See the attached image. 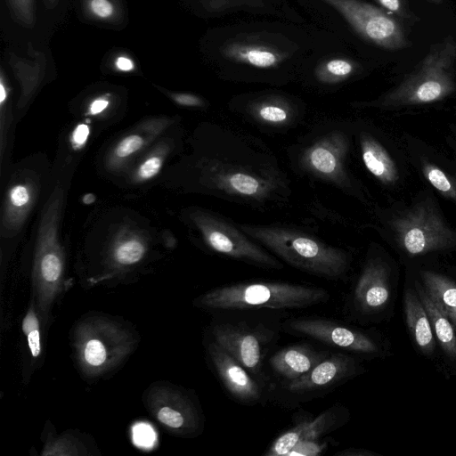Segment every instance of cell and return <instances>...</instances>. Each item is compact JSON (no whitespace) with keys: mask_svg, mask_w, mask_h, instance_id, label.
Here are the masks:
<instances>
[{"mask_svg":"<svg viewBox=\"0 0 456 456\" xmlns=\"http://www.w3.org/2000/svg\"><path fill=\"white\" fill-rule=\"evenodd\" d=\"M455 65L456 40L449 36L433 45L420 64L398 86L370 105L395 107L440 101L456 88Z\"/></svg>","mask_w":456,"mask_h":456,"instance_id":"277c9868","label":"cell"},{"mask_svg":"<svg viewBox=\"0 0 456 456\" xmlns=\"http://www.w3.org/2000/svg\"><path fill=\"white\" fill-rule=\"evenodd\" d=\"M335 8L365 40L387 50L411 43L401 23L388 12L360 0H323Z\"/></svg>","mask_w":456,"mask_h":456,"instance_id":"8fae6325","label":"cell"},{"mask_svg":"<svg viewBox=\"0 0 456 456\" xmlns=\"http://www.w3.org/2000/svg\"><path fill=\"white\" fill-rule=\"evenodd\" d=\"M88 128L85 125H81L77 126L73 134V140L76 143L81 144L83 143L87 137Z\"/></svg>","mask_w":456,"mask_h":456,"instance_id":"f35d334b","label":"cell"},{"mask_svg":"<svg viewBox=\"0 0 456 456\" xmlns=\"http://www.w3.org/2000/svg\"><path fill=\"white\" fill-rule=\"evenodd\" d=\"M359 142L362 160L366 169L382 183L394 184L398 179V171L385 147L366 133L361 134Z\"/></svg>","mask_w":456,"mask_h":456,"instance_id":"d6986e66","label":"cell"},{"mask_svg":"<svg viewBox=\"0 0 456 456\" xmlns=\"http://www.w3.org/2000/svg\"><path fill=\"white\" fill-rule=\"evenodd\" d=\"M150 413L171 433L191 437L203 429L204 419L197 400L171 385L152 386L145 395Z\"/></svg>","mask_w":456,"mask_h":456,"instance_id":"30bf717a","label":"cell"},{"mask_svg":"<svg viewBox=\"0 0 456 456\" xmlns=\"http://www.w3.org/2000/svg\"><path fill=\"white\" fill-rule=\"evenodd\" d=\"M359 372V363L353 356L342 352L332 353L302 376L281 382V388L287 394L296 396H317L341 385Z\"/></svg>","mask_w":456,"mask_h":456,"instance_id":"4fadbf2b","label":"cell"},{"mask_svg":"<svg viewBox=\"0 0 456 456\" xmlns=\"http://www.w3.org/2000/svg\"><path fill=\"white\" fill-rule=\"evenodd\" d=\"M134 437L136 444L142 446H150L155 439L153 430L145 424L134 427Z\"/></svg>","mask_w":456,"mask_h":456,"instance_id":"836d02e7","label":"cell"},{"mask_svg":"<svg viewBox=\"0 0 456 456\" xmlns=\"http://www.w3.org/2000/svg\"><path fill=\"white\" fill-rule=\"evenodd\" d=\"M143 255V245L135 240L120 243L114 251L115 260L123 265H129L139 262Z\"/></svg>","mask_w":456,"mask_h":456,"instance_id":"f1b7e54d","label":"cell"},{"mask_svg":"<svg viewBox=\"0 0 456 456\" xmlns=\"http://www.w3.org/2000/svg\"><path fill=\"white\" fill-rule=\"evenodd\" d=\"M281 329L291 335L308 338L354 354L375 355L379 353V346L371 336L331 319L295 317L285 321Z\"/></svg>","mask_w":456,"mask_h":456,"instance_id":"7c38bea8","label":"cell"},{"mask_svg":"<svg viewBox=\"0 0 456 456\" xmlns=\"http://www.w3.org/2000/svg\"><path fill=\"white\" fill-rule=\"evenodd\" d=\"M415 288L428 313L434 335L446 355L456 361V330L452 322L423 286L416 282Z\"/></svg>","mask_w":456,"mask_h":456,"instance_id":"ffe728a7","label":"cell"},{"mask_svg":"<svg viewBox=\"0 0 456 456\" xmlns=\"http://www.w3.org/2000/svg\"><path fill=\"white\" fill-rule=\"evenodd\" d=\"M86 6L96 20L113 21L120 14V7L115 0H86Z\"/></svg>","mask_w":456,"mask_h":456,"instance_id":"83f0119b","label":"cell"},{"mask_svg":"<svg viewBox=\"0 0 456 456\" xmlns=\"http://www.w3.org/2000/svg\"><path fill=\"white\" fill-rule=\"evenodd\" d=\"M310 344L300 343L276 351L269 359V366L281 382L295 379L309 371L329 355Z\"/></svg>","mask_w":456,"mask_h":456,"instance_id":"2e32d148","label":"cell"},{"mask_svg":"<svg viewBox=\"0 0 456 456\" xmlns=\"http://www.w3.org/2000/svg\"><path fill=\"white\" fill-rule=\"evenodd\" d=\"M109 102L105 99H96L93 102L90 106V111L92 114H98L102 112L107 106Z\"/></svg>","mask_w":456,"mask_h":456,"instance_id":"60d3db41","label":"cell"},{"mask_svg":"<svg viewBox=\"0 0 456 456\" xmlns=\"http://www.w3.org/2000/svg\"><path fill=\"white\" fill-rule=\"evenodd\" d=\"M5 98H6L5 88H4L3 79H1V84H0V102H1V103H4V101Z\"/></svg>","mask_w":456,"mask_h":456,"instance_id":"b9f144b4","label":"cell"},{"mask_svg":"<svg viewBox=\"0 0 456 456\" xmlns=\"http://www.w3.org/2000/svg\"><path fill=\"white\" fill-rule=\"evenodd\" d=\"M224 55L235 62L247 64L258 69H272L278 66L285 55L273 47L236 42L227 45L223 50Z\"/></svg>","mask_w":456,"mask_h":456,"instance_id":"44dd1931","label":"cell"},{"mask_svg":"<svg viewBox=\"0 0 456 456\" xmlns=\"http://www.w3.org/2000/svg\"><path fill=\"white\" fill-rule=\"evenodd\" d=\"M376 455L375 452L364 449L349 448L340 451L334 454V456H371Z\"/></svg>","mask_w":456,"mask_h":456,"instance_id":"74e56055","label":"cell"},{"mask_svg":"<svg viewBox=\"0 0 456 456\" xmlns=\"http://www.w3.org/2000/svg\"><path fill=\"white\" fill-rule=\"evenodd\" d=\"M427 1H429L434 4H441L443 2V0H427Z\"/></svg>","mask_w":456,"mask_h":456,"instance_id":"ee69618b","label":"cell"},{"mask_svg":"<svg viewBox=\"0 0 456 456\" xmlns=\"http://www.w3.org/2000/svg\"><path fill=\"white\" fill-rule=\"evenodd\" d=\"M388 12L402 19H411L412 14L404 0H376Z\"/></svg>","mask_w":456,"mask_h":456,"instance_id":"1f68e13d","label":"cell"},{"mask_svg":"<svg viewBox=\"0 0 456 456\" xmlns=\"http://www.w3.org/2000/svg\"><path fill=\"white\" fill-rule=\"evenodd\" d=\"M239 226L278 258L306 273L337 281L350 269L352 257L346 250L298 228L283 224Z\"/></svg>","mask_w":456,"mask_h":456,"instance_id":"7a4b0ae2","label":"cell"},{"mask_svg":"<svg viewBox=\"0 0 456 456\" xmlns=\"http://www.w3.org/2000/svg\"><path fill=\"white\" fill-rule=\"evenodd\" d=\"M161 167V160L157 157L146 159L138 170V175L142 179H149L157 175Z\"/></svg>","mask_w":456,"mask_h":456,"instance_id":"e575fe53","label":"cell"},{"mask_svg":"<svg viewBox=\"0 0 456 456\" xmlns=\"http://www.w3.org/2000/svg\"><path fill=\"white\" fill-rule=\"evenodd\" d=\"M44 1H45V5L48 8H54L59 3V0H44Z\"/></svg>","mask_w":456,"mask_h":456,"instance_id":"7bdbcfd3","label":"cell"},{"mask_svg":"<svg viewBox=\"0 0 456 456\" xmlns=\"http://www.w3.org/2000/svg\"><path fill=\"white\" fill-rule=\"evenodd\" d=\"M398 246L411 256L456 247V232L431 203L419 202L389 221Z\"/></svg>","mask_w":456,"mask_h":456,"instance_id":"52a82bcc","label":"cell"},{"mask_svg":"<svg viewBox=\"0 0 456 456\" xmlns=\"http://www.w3.org/2000/svg\"><path fill=\"white\" fill-rule=\"evenodd\" d=\"M348 418L349 411L346 406L336 403L319 414L315 419H302L299 421L301 428L300 442L318 440L322 436L344 426Z\"/></svg>","mask_w":456,"mask_h":456,"instance_id":"7402d4cb","label":"cell"},{"mask_svg":"<svg viewBox=\"0 0 456 456\" xmlns=\"http://www.w3.org/2000/svg\"><path fill=\"white\" fill-rule=\"evenodd\" d=\"M389 297L387 268L380 259L370 257L363 265L351 293L350 309L357 315H371L381 311Z\"/></svg>","mask_w":456,"mask_h":456,"instance_id":"9a60e30c","label":"cell"},{"mask_svg":"<svg viewBox=\"0 0 456 456\" xmlns=\"http://www.w3.org/2000/svg\"><path fill=\"white\" fill-rule=\"evenodd\" d=\"M212 339L238 360L260 380L265 357L275 343L278 333L262 323L223 321L213 325Z\"/></svg>","mask_w":456,"mask_h":456,"instance_id":"9c48e42d","label":"cell"},{"mask_svg":"<svg viewBox=\"0 0 456 456\" xmlns=\"http://www.w3.org/2000/svg\"><path fill=\"white\" fill-rule=\"evenodd\" d=\"M193 220L205 244L215 253L268 270H281L279 258L224 216L196 210Z\"/></svg>","mask_w":456,"mask_h":456,"instance_id":"8992f818","label":"cell"},{"mask_svg":"<svg viewBox=\"0 0 456 456\" xmlns=\"http://www.w3.org/2000/svg\"><path fill=\"white\" fill-rule=\"evenodd\" d=\"M329 292L314 286L283 281L238 282L210 289L195 305L212 311L301 309L325 303Z\"/></svg>","mask_w":456,"mask_h":456,"instance_id":"3957f363","label":"cell"},{"mask_svg":"<svg viewBox=\"0 0 456 456\" xmlns=\"http://www.w3.org/2000/svg\"><path fill=\"white\" fill-rule=\"evenodd\" d=\"M43 455H85V446L73 436L63 435L49 440L44 447Z\"/></svg>","mask_w":456,"mask_h":456,"instance_id":"484cf974","label":"cell"},{"mask_svg":"<svg viewBox=\"0 0 456 456\" xmlns=\"http://www.w3.org/2000/svg\"><path fill=\"white\" fill-rule=\"evenodd\" d=\"M421 170L427 181L443 196L456 202V180L438 167L425 162Z\"/></svg>","mask_w":456,"mask_h":456,"instance_id":"d4e9b609","label":"cell"},{"mask_svg":"<svg viewBox=\"0 0 456 456\" xmlns=\"http://www.w3.org/2000/svg\"><path fill=\"white\" fill-rule=\"evenodd\" d=\"M243 115L259 126L281 129L296 124L300 117L297 106L280 95H264L249 101Z\"/></svg>","mask_w":456,"mask_h":456,"instance_id":"e0dca14e","label":"cell"},{"mask_svg":"<svg viewBox=\"0 0 456 456\" xmlns=\"http://www.w3.org/2000/svg\"><path fill=\"white\" fill-rule=\"evenodd\" d=\"M29 200L28 189L23 185H16L10 191V201L14 207H21Z\"/></svg>","mask_w":456,"mask_h":456,"instance_id":"d590c367","label":"cell"},{"mask_svg":"<svg viewBox=\"0 0 456 456\" xmlns=\"http://www.w3.org/2000/svg\"><path fill=\"white\" fill-rule=\"evenodd\" d=\"M200 174L210 194L257 209L289 203L291 196L290 180L274 152L258 138L224 125H213Z\"/></svg>","mask_w":456,"mask_h":456,"instance_id":"6da1fadb","label":"cell"},{"mask_svg":"<svg viewBox=\"0 0 456 456\" xmlns=\"http://www.w3.org/2000/svg\"><path fill=\"white\" fill-rule=\"evenodd\" d=\"M142 137L132 134L122 140L116 148V154L118 157H126L137 151L142 145Z\"/></svg>","mask_w":456,"mask_h":456,"instance_id":"d6a6232c","label":"cell"},{"mask_svg":"<svg viewBox=\"0 0 456 456\" xmlns=\"http://www.w3.org/2000/svg\"><path fill=\"white\" fill-rule=\"evenodd\" d=\"M175 102L183 106L202 107L204 102L199 96L191 94H172Z\"/></svg>","mask_w":456,"mask_h":456,"instance_id":"8d00e7d4","label":"cell"},{"mask_svg":"<svg viewBox=\"0 0 456 456\" xmlns=\"http://www.w3.org/2000/svg\"><path fill=\"white\" fill-rule=\"evenodd\" d=\"M326 442L318 440L303 441L298 443L289 453V455L316 456L327 449Z\"/></svg>","mask_w":456,"mask_h":456,"instance_id":"4dcf8cb0","label":"cell"},{"mask_svg":"<svg viewBox=\"0 0 456 456\" xmlns=\"http://www.w3.org/2000/svg\"><path fill=\"white\" fill-rule=\"evenodd\" d=\"M207 352L215 372L233 400L246 405L261 403L265 391L259 379L215 340H210Z\"/></svg>","mask_w":456,"mask_h":456,"instance_id":"5bb4252c","label":"cell"},{"mask_svg":"<svg viewBox=\"0 0 456 456\" xmlns=\"http://www.w3.org/2000/svg\"><path fill=\"white\" fill-rule=\"evenodd\" d=\"M349 149L346 132L333 129L305 145L297 156V166L305 175L353 193L354 184L346 165Z\"/></svg>","mask_w":456,"mask_h":456,"instance_id":"ba28073f","label":"cell"},{"mask_svg":"<svg viewBox=\"0 0 456 456\" xmlns=\"http://www.w3.org/2000/svg\"><path fill=\"white\" fill-rule=\"evenodd\" d=\"M403 305L406 323L416 345L424 354H432L435 335L428 313L416 290L408 289L405 291Z\"/></svg>","mask_w":456,"mask_h":456,"instance_id":"ac0fdd59","label":"cell"},{"mask_svg":"<svg viewBox=\"0 0 456 456\" xmlns=\"http://www.w3.org/2000/svg\"><path fill=\"white\" fill-rule=\"evenodd\" d=\"M21 329L27 338L32 357L37 358L41 353L40 326L33 307H30L24 316Z\"/></svg>","mask_w":456,"mask_h":456,"instance_id":"4316f807","label":"cell"},{"mask_svg":"<svg viewBox=\"0 0 456 456\" xmlns=\"http://www.w3.org/2000/svg\"><path fill=\"white\" fill-rule=\"evenodd\" d=\"M116 66L119 70L130 71L134 69V63L130 58L119 56L116 60Z\"/></svg>","mask_w":456,"mask_h":456,"instance_id":"ab89813d","label":"cell"},{"mask_svg":"<svg viewBox=\"0 0 456 456\" xmlns=\"http://www.w3.org/2000/svg\"><path fill=\"white\" fill-rule=\"evenodd\" d=\"M421 277L424 289L449 317L456 330V283L431 271L423 272Z\"/></svg>","mask_w":456,"mask_h":456,"instance_id":"603a6c76","label":"cell"},{"mask_svg":"<svg viewBox=\"0 0 456 456\" xmlns=\"http://www.w3.org/2000/svg\"><path fill=\"white\" fill-rule=\"evenodd\" d=\"M356 70V64L344 58H334L320 64L315 70L318 81L337 84L349 78Z\"/></svg>","mask_w":456,"mask_h":456,"instance_id":"cb8c5ba5","label":"cell"},{"mask_svg":"<svg viewBox=\"0 0 456 456\" xmlns=\"http://www.w3.org/2000/svg\"><path fill=\"white\" fill-rule=\"evenodd\" d=\"M134 344V338L128 330L105 317H87L74 331L78 365L90 377L111 370L133 351Z\"/></svg>","mask_w":456,"mask_h":456,"instance_id":"5b68a950","label":"cell"},{"mask_svg":"<svg viewBox=\"0 0 456 456\" xmlns=\"http://www.w3.org/2000/svg\"><path fill=\"white\" fill-rule=\"evenodd\" d=\"M8 4L16 20L28 28L34 26V0H8Z\"/></svg>","mask_w":456,"mask_h":456,"instance_id":"f546056e","label":"cell"}]
</instances>
